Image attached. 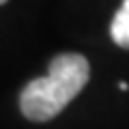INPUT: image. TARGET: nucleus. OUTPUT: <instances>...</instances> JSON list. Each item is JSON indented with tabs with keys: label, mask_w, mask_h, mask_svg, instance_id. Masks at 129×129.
Segmentation results:
<instances>
[{
	"label": "nucleus",
	"mask_w": 129,
	"mask_h": 129,
	"mask_svg": "<svg viewBox=\"0 0 129 129\" xmlns=\"http://www.w3.org/2000/svg\"><path fill=\"white\" fill-rule=\"evenodd\" d=\"M90 78L88 60L82 54H60L50 62L45 78L26 84L19 97V108L28 120H50L80 95Z\"/></svg>",
	"instance_id": "f257e3e1"
},
{
	"label": "nucleus",
	"mask_w": 129,
	"mask_h": 129,
	"mask_svg": "<svg viewBox=\"0 0 129 129\" xmlns=\"http://www.w3.org/2000/svg\"><path fill=\"white\" fill-rule=\"evenodd\" d=\"M110 35L116 45L129 50V0H123V7L116 11L110 26Z\"/></svg>",
	"instance_id": "f03ea898"
},
{
	"label": "nucleus",
	"mask_w": 129,
	"mask_h": 129,
	"mask_svg": "<svg viewBox=\"0 0 129 129\" xmlns=\"http://www.w3.org/2000/svg\"><path fill=\"white\" fill-rule=\"evenodd\" d=\"M118 88H120V90H129V86H127V82H120V84H118Z\"/></svg>",
	"instance_id": "7ed1b4c3"
},
{
	"label": "nucleus",
	"mask_w": 129,
	"mask_h": 129,
	"mask_svg": "<svg viewBox=\"0 0 129 129\" xmlns=\"http://www.w3.org/2000/svg\"><path fill=\"white\" fill-rule=\"evenodd\" d=\"M5 2H7V0H0V5H5Z\"/></svg>",
	"instance_id": "20e7f679"
}]
</instances>
